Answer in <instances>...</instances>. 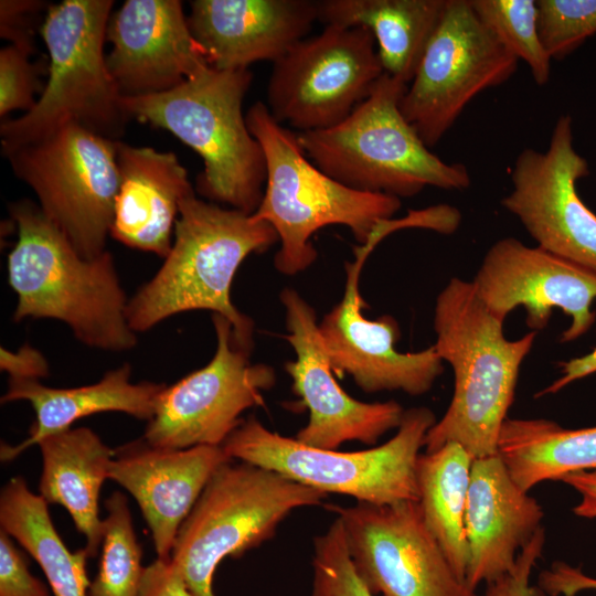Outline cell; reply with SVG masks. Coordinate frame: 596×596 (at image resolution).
Returning a JSON list of instances; mask_svg holds the SVG:
<instances>
[{"mask_svg":"<svg viewBox=\"0 0 596 596\" xmlns=\"http://www.w3.org/2000/svg\"><path fill=\"white\" fill-rule=\"evenodd\" d=\"M503 322L489 311L471 281L451 278L437 296L434 345L453 368L455 386L447 411L425 437V453L448 443L461 445L473 459L498 453L520 366L536 337L531 331L508 340Z\"/></svg>","mask_w":596,"mask_h":596,"instance_id":"1","label":"cell"},{"mask_svg":"<svg viewBox=\"0 0 596 596\" xmlns=\"http://www.w3.org/2000/svg\"><path fill=\"white\" fill-rule=\"evenodd\" d=\"M10 215L18 228L8 256V281L18 296L13 320L56 319L88 347L132 349L137 337L127 321L128 300L111 254L83 258L30 200L11 204Z\"/></svg>","mask_w":596,"mask_h":596,"instance_id":"2","label":"cell"},{"mask_svg":"<svg viewBox=\"0 0 596 596\" xmlns=\"http://www.w3.org/2000/svg\"><path fill=\"white\" fill-rule=\"evenodd\" d=\"M174 241L155 277L128 300L126 317L134 332L190 310H211L226 318L237 344L253 349V321L231 301L234 276L253 253L279 241L274 227L235 209L200 200L194 190L179 205Z\"/></svg>","mask_w":596,"mask_h":596,"instance_id":"3","label":"cell"},{"mask_svg":"<svg viewBox=\"0 0 596 596\" xmlns=\"http://www.w3.org/2000/svg\"><path fill=\"white\" fill-rule=\"evenodd\" d=\"M252 79L248 68L209 66L168 92L121 99L129 119L170 131L201 156L202 196L247 215L258 209L267 178L264 150L242 110Z\"/></svg>","mask_w":596,"mask_h":596,"instance_id":"4","label":"cell"},{"mask_svg":"<svg viewBox=\"0 0 596 596\" xmlns=\"http://www.w3.org/2000/svg\"><path fill=\"white\" fill-rule=\"evenodd\" d=\"M245 117L267 168L264 195L252 216L269 223L278 235L274 264L279 273L295 275L313 264L317 251L310 238L320 228L344 225L363 245L400 210L398 198L354 190L321 171L265 103L253 104Z\"/></svg>","mask_w":596,"mask_h":596,"instance_id":"5","label":"cell"},{"mask_svg":"<svg viewBox=\"0 0 596 596\" xmlns=\"http://www.w3.org/2000/svg\"><path fill=\"white\" fill-rule=\"evenodd\" d=\"M407 84L384 73L340 124L297 134L321 171L358 191L411 198L426 187L468 189L467 167L433 153L401 111Z\"/></svg>","mask_w":596,"mask_h":596,"instance_id":"6","label":"cell"},{"mask_svg":"<svg viewBox=\"0 0 596 596\" xmlns=\"http://www.w3.org/2000/svg\"><path fill=\"white\" fill-rule=\"evenodd\" d=\"M113 4L64 0L49 7L40 26L49 52V78L31 110L2 120L3 156L68 124L119 140L129 118L104 54Z\"/></svg>","mask_w":596,"mask_h":596,"instance_id":"7","label":"cell"},{"mask_svg":"<svg viewBox=\"0 0 596 596\" xmlns=\"http://www.w3.org/2000/svg\"><path fill=\"white\" fill-rule=\"evenodd\" d=\"M436 422L429 408L413 407L404 412L397 433L386 443L360 451H339L307 446L269 430L255 416H249L222 448L231 459L273 470L326 494H344L371 504H393L419 500V450Z\"/></svg>","mask_w":596,"mask_h":596,"instance_id":"8","label":"cell"},{"mask_svg":"<svg viewBox=\"0 0 596 596\" xmlns=\"http://www.w3.org/2000/svg\"><path fill=\"white\" fill-rule=\"evenodd\" d=\"M326 497L273 470L227 461L182 522L170 561L194 596H215L213 576L224 558L257 547L295 509L320 504Z\"/></svg>","mask_w":596,"mask_h":596,"instance_id":"9","label":"cell"},{"mask_svg":"<svg viewBox=\"0 0 596 596\" xmlns=\"http://www.w3.org/2000/svg\"><path fill=\"white\" fill-rule=\"evenodd\" d=\"M117 140L68 124L4 155L85 259L106 252L120 188Z\"/></svg>","mask_w":596,"mask_h":596,"instance_id":"10","label":"cell"},{"mask_svg":"<svg viewBox=\"0 0 596 596\" xmlns=\"http://www.w3.org/2000/svg\"><path fill=\"white\" fill-rule=\"evenodd\" d=\"M383 74L369 30L327 25L273 63L266 106L300 132L328 129L348 118Z\"/></svg>","mask_w":596,"mask_h":596,"instance_id":"11","label":"cell"},{"mask_svg":"<svg viewBox=\"0 0 596 596\" xmlns=\"http://www.w3.org/2000/svg\"><path fill=\"white\" fill-rule=\"evenodd\" d=\"M518 61L478 19L470 0H447L401 111L432 148L476 96L512 77Z\"/></svg>","mask_w":596,"mask_h":596,"instance_id":"12","label":"cell"},{"mask_svg":"<svg viewBox=\"0 0 596 596\" xmlns=\"http://www.w3.org/2000/svg\"><path fill=\"white\" fill-rule=\"evenodd\" d=\"M212 322L215 353L205 366L161 391L142 436L151 446H222L243 422L241 414L263 406V392L275 384L274 369L251 363L252 351L237 344L226 318L213 313Z\"/></svg>","mask_w":596,"mask_h":596,"instance_id":"13","label":"cell"},{"mask_svg":"<svg viewBox=\"0 0 596 596\" xmlns=\"http://www.w3.org/2000/svg\"><path fill=\"white\" fill-rule=\"evenodd\" d=\"M326 508L341 520L353 565L375 596H480L455 574L418 501Z\"/></svg>","mask_w":596,"mask_h":596,"instance_id":"14","label":"cell"},{"mask_svg":"<svg viewBox=\"0 0 596 596\" xmlns=\"http://www.w3.org/2000/svg\"><path fill=\"white\" fill-rule=\"evenodd\" d=\"M589 174L574 147L573 119L557 118L545 151L523 149L511 170L512 190L501 200L538 246L596 272V214L577 192Z\"/></svg>","mask_w":596,"mask_h":596,"instance_id":"15","label":"cell"},{"mask_svg":"<svg viewBox=\"0 0 596 596\" xmlns=\"http://www.w3.org/2000/svg\"><path fill=\"white\" fill-rule=\"evenodd\" d=\"M382 238L374 235L355 247L354 262L345 265L343 298L318 324L319 333L336 376L351 375L368 393L398 390L418 396L427 393L444 372V361L435 345L417 352H398L396 320L389 315L371 320L362 313L366 302L359 289L361 269Z\"/></svg>","mask_w":596,"mask_h":596,"instance_id":"16","label":"cell"},{"mask_svg":"<svg viewBox=\"0 0 596 596\" xmlns=\"http://www.w3.org/2000/svg\"><path fill=\"white\" fill-rule=\"evenodd\" d=\"M471 283L493 316L504 321L521 306L535 332L547 326L554 308L561 309L571 318L562 342L586 333L596 319V272L514 237L491 245Z\"/></svg>","mask_w":596,"mask_h":596,"instance_id":"17","label":"cell"},{"mask_svg":"<svg viewBox=\"0 0 596 596\" xmlns=\"http://www.w3.org/2000/svg\"><path fill=\"white\" fill-rule=\"evenodd\" d=\"M287 341L295 360L285 364L292 391L309 412L308 424L296 439L307 446L337 450L347 441L374 445L398 428L404 409L395 401L366 403L350 396L336 381L322 343L313 308L292 288L280 292Z\"/></svg>","mask_w":596,"mask_h":596,"instance_id":"18","label":"cell"},{"mask_svg":"<svg viewBox=\"0 0 596 596\" xmlns=\"http://www.w3.org/2000/svg\"><path fill=\"white\" fill-rule=\"evenodd\" d=\"M106 63L123 97L173 89L206 70L179 0H127L110 15Z\"/></svg>","mask_w":596,"mask_h":596,"instance_id":"19","label":"cell"},{"mask_svg":"<svg viewBox=\"0 0 596 596\" xmlns=\"http://www.w3.org/2000/svg\"><path fill=\"white\" fill-rule=\"evenodd\" d=\"M232 459L222 446L164 449L142 437L115 449L108 479L137 501L157 558L170 560L178 531L215 470Z\"/></svg>","mask_w":596,"mask_h":596,"instance_id":"20","label":"cell"},{"mask_svg":"<svg viewBox=\"0 0 596 596\" xmlns=\"http://www.w3.org/2000/svg\"><path fill=\"white\" fill-rule=\"evenodd\" d=\"M190 8L191 34L219 71L275 63L318 21V1L312 0H194Z\"/></svg>","mask_w":596,"mask_h":596,"instance_id":"21","label":"cell"},{"mask_svg":"<svg viewBox=\"0 0 596 596\" xmlns=\"http://www.w3.org/2000/svg\"><path fill=\"white\" fill-rule=\"evenodd\" d=\"M543 517L540 503L518 486L498 453L473 459L465 513V582L477 589L510 572Z\"/></svg>","mask_w":596,"mask_h":596,"instance_id":"22","label":"cell"},{"mask_svg":"<svg viewBox=\"0 0 596 596\" xmlns=\"http://www.w3.org/2000/svg\"><path fill=\"white\" fill-rule=\"evenodd\" d=\"M120 188L110 235L126 246L166 258L181 200L193 191L173 152L116 142Z\"/></svg>","mask_w":596,"mask_h":596,"instance_id":"23","label":"cell"},{"mask_svg":"<svg viewBox=\"0 0 596 596\" xmlns=\"http://www.w3.org/2000/svg\"><path fill=\"white\" fill-rule=\"evenodd\" d=\"M130 376L131 368L126 363L108 371L97 383L72 389H54L39 380L10 377L1 403L30 402L35 421L30 427L29 437L22 443L15 446L1 444V460H13L44 437L66 430L74 422L89 415L123 412L149 422L166 384L148 381L132 383Z\"/></svg>","mask_w":596,"mask_h":596,"instance_id":"24","label":"cell"},{"mask_svg":"<svg viewBox=\"0 0 596 596\" xmlns=\"http://www.w3.org/2000/svg\"><path fill=\"white\" fill-rule=\"evenodd\" d=\"M38 445L43 461L40 496L47 504H60L68 511L76 530L85 536L88 557H95L104 539L99 493L115 449L87 427L49 435Z\"/></svg>","mask_w":596,"mask_h":596,"instance_id":"25","label":"cell"},{"mask_svg":"<svg viewBox=\"0 0 596 596\" xmlns=\"http://www.w3.org/2000/svg\"><path fill=\"white\" fill-rule=\"evenodd\" d=\"M447 0H321L318 21L364 28L374 36L384 73L406 84L417 70Z\"/></svg>","mask_w":596,"mask_h":596,"instance_id":"26","label":"cell"},{"mask_svg":"<svg viewBox=\"0 0 596 596\" xmlns=\"http://www.w3.org/2000/svg\"><path fill=\"white\" fill-rule=\"evenodd\" d=\"M498 454L513 480L529 492L546 480L596 471V426L568 429L544 418H507Z\"/></svg>","mask_w":596,"mask_h":596,"instance_id":"27","label":"cell"},{"mask_svg":"<svg viewBox=\"0 0 596 596\" xmlns=\"http://www.w3.org/2000/svg\"><path fill=\"white\" fill-rule=\"evenodd\" d=\"M0 524L38 562L53 596H88L85 549L71 552L65 546L47 503L29 490L21 476L11 478L1 489Z\"/></svg>","mask_w":596,"mask_h":596,"instance_id":"28","label":"cell"},{"mask_svg":"<svg viewBox=\"0 0 596 596\" xmlns=\"http://www.w3.org/2000/svg\"><path fill=\"white\" fill-rule=\"evenodd\" d=\"M473 457L448 443L417 461L418 503L424 520L455 574L465 582L469 549L465 513Z\"/></svg>","mask_w":596,"mask_h":596,"instance_id":"29","label":"cell"},{"mask_svg":"<svg viewBox=\"0 0 596 596\" xmlns=\"http://www.w3.org/2000/svg\"><path fill=\"white\" fill-rule=\"evenodd\" d=\"M105 508L102 555L88 596H138L145 570L142 547L126 496L115 491L106 499Z\"/></svg>","mask_w":596,"mask_h":596,"instance_id":"30","label":"cell"},{"mask_svg":"<svg viewBox=\"0 0 596 596\" xmlns=\"http://www.w3.org/2000/svg\"><path fill=\"white\" fill-rule=\"evenodd\" d=\"M470 4L498 41L530 67L534 82L546 85L552 58L540 38L536 0H470Z\"/></svg>","mask_w":596,"mask_h":596,"instance_id":"31","label":"cell"},{"mask_svg":"<svg viewBox=\"0 0 596 596\" xmlns=\"http://www.w3.org/2000/svg\"><path fill=\"white\" fill-rule=\"evenodd\" d=\"M310 596H375L359 576L341 520L313 539Z\"/></svg>","mask_w":596,"mask_h":596,"instance_id":"32","label":"cell"},{"mask_svg":"<svg viewBox=\"0 0 596 596\" xmlns=\"http://www.w3.org/2000/svg\"><path fill=\"white\" fill-rule=\"evenodd\" d=\"M539 33L553 60H562L596 34V0H538Z\"/></svg>","mask_w":596,"mask_h":596,"instance_id":"33","label":"cell"},{"mask_svg":"<svg viewBox=\"0 0 596 596\" xmlns=\"http://www.w3.org/2000/svg\"><path fill=\"white\" fill-rule=\"evenodd\" d=\"M30 52L9 44L0 50V116L3 118L12 110H31L35 95L44 88L40 81L43 68L42 60L32 63Z\"/></svg>","mask_w":596,"mask_h":596,"instance_id":"34","label":"cell"},{"mask_svg":"<svg viewBox=\"0 0 596 596\" xmlns=\"http://www.w3.org/2000/svg\"><path fill=\"white\" fill-rule=\"evenodd\" d=\"M0 596H53L50 587L29 570L25 553L0 530Z\"/></svg>","mask_w":596,"mask_h":596,"instance_id":"35","label":"cell"},{"mask_svg":"<svg viewBox=\"0 0 596 596\" xmlns=\"http://www.w3.org/2000/svg\"><path fill=\"white\" fill-rule=\"evenodd\" d=\"M545 531L541 528L532 540L519 552L513 568L487 585L483 596H547L530 577L533 567L542 555Z\"/></svg>","mask_w":596,"mask_h":596,"instance_id":"36","label":"cell"},{"mask_svg":"<svg viewBox=\"0 0 596 596\" xmlns=\"http://www.w3.org/2000/svg\"><path fill=\"white\" fill-rule=\"evenodd\" d=\"M39 0H1L0 35L10 44L33 54L35 52L34 34L39 25L41 12L49 8Z\"/></svg>","mask_w":596,"mask_h":596,"instance_id":"37","label":"cell"},{"mask_svg":"<svg viewBox=\"0 0 596 596\" xmlns=\"http://www.w3.org/2000/svg\"><path fill=\"white\" fill-rule=\"evenodd\" d=\"M539 586L549 596H576L584 590H596V578L585 575L581 567L554 562L541 572Z\"/></svg>","mask_w":596,"mask_h":596,"instance_id":"38","label":"cell"},{"mask_svg":"<svg viewBox=\"0 0 596 596\" xmlns=\"http://www.w3.org/2000/svg\"><path fill=\"white\" fill-rule=\"evenodd\" d=\"M138 596H194L170 560L145 566Z\"/></svg>","mask_w":596,"mask_h":596,"instance_id":"39","label":"cell"},{"mask_svg":"<svg viewBox=\"0 0 596 596\" xmlns=\"http://www.w3.org/2000/svg\"><path fill=\"white\" fill-rule=\"evenodd\" d=\"M1 370L10 377L39 380L49 375V363L40 351L23 345L17 352L1 348Z\"/></svg>","mask_w":596,"mask_h":596,"instance_id":"40","label":"cell"},{"mask_svg":"<svg viewBox=\"0 0 596 596\" xmlns=\"http://www.w3.org/2000/svg\"><path fill=\"white\" fill-rule=\"evenodd\" d=\"M561 376L535 396L555 394L568 384L596 373V348L589 353L561 363Z\"/></svg>","mask_w":596,"mask_h":596,"instance_id":"41","label":"cell"},{"mask_svg":"<svg viewBox=\"0 0 596 596\" xmlns=\"http://www.w3.org/2000/svg\"><path fill=\"white\" fill-rule=\"evenodd\" d=\"M561 481L573 487L582 497L581 502L574 507V514L594 519L596 518V471H578L568 473Z\"/></svg>","mask_w":596,"mask_h":596,"instance_id":"42","label":"cell"}]
</instances>
